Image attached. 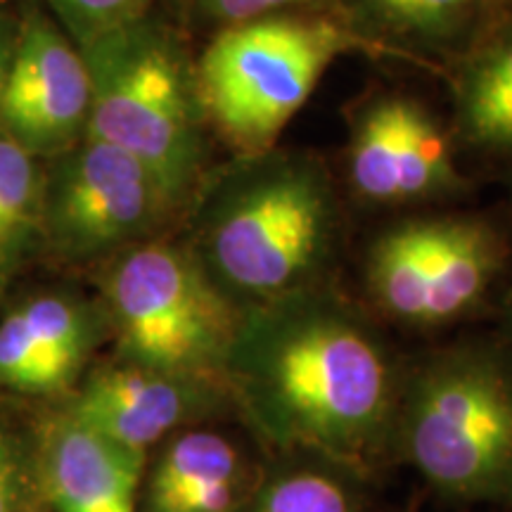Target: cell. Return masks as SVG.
<instances>
[{
	"label": "cell",
	"mask_w": 512,
	"mask_h": 512,
	"mask_svg": "<svg viewBox=\"0 0 512 512\" xmlns=\"http://www.w3.org/2000/svg\"><path fill=\"white\" fill-rule=\"evenodd\" d=\"M223 380L261 437L354 465L396 418L387 351L318 285L242 309Z\"/></svg>",
	"instance_id": "obj_1"
},
{
	"label": "cell",
	"mask_w": 512,
	"mask_h": 512,
	"mask_svg": "<svg viewBox=\"0 0 512 512\" xmlns=\"http://www.w3.org/2000/svg\"><path fill=\"white\" fill-rule=\"evenodd\" d=\"M188 247L240 309L316 285L337 242L330 174L306 152H249L202 181Z\"/></svg>",
	"instance_id": "obj_2"
},
{
	"label": "cell",
	"mask_w": 512,
	"mask_h": 512,
	"mask_svg": "<svg viewBox=\"0 0 512 512\" xmlns=\"http://www.w3.org/2000/svg\"><path fill=\"white\" fill-rule=\"evenodd\" d=\"M79 50L91 74L86 133L143 164L169 207H181L204 181L207 114L176 38L143 17Z\"/></svg>",
	"instance_id": "obj_3"
},
{
	"label": "cell",
	"mask_w": 512,
	"mask_h": 512,
	"mask_svg": "<svg viewBox=\"0 0 512 512\" xmlns=\"http://www.w3.org/2000/svg\"><path fill=\"white\" fill-rule=\"evenodd\" d=\"M403 456L441 494L512 503V347L467 344L434 356L406 392Z\"/></svg>",
	"instance_id": "obj_4"
},
{
	"label": "cell",
	"mask_w": 512,
	"mask_h": 512,
	"mask_svg": "<svg viewBox=\"0 0 512 512\" xmlns=\"http://www.w3.org/2000/svg\"><path fill=\"white\" fill-rule=\"evenodd\" d=\"M356 48L375 50L342 19L294 10L216 31L195 67L204 114L240 155L268 150L325 69Z\"/></svg>",
	"instance_id": "obj_5"
},
{
	"label": "cell",
	"mask_w": 512,
	"mask_h": 512,
	"mask_svg": "<svg viewBox=\"0 0 512 512\" xmlns=\"http://www.w3.org/2000/svg\"><path fill=\"white\" fill-rule=\"evenodd\" d=\"M105 299L128 363L185 380H223L242 309L188 247L143 240L119 252L105 275Z\"/></svg>",
	"instance_id": "obj_6"
},
{
	"label": "cell",
	"mask_w": 512,
	"mask_h": 512,
	"mask_svg": "<svg viewBox=\"0 0 512 512\" xmlns=\"http://www.w3.org/2000/svg\"><path fill=\"white\" fill-rule=\"evenodd\" d=\"M48 162L41 230L64 259L124 252L174 211L143 164L88 133Z\"/></svg>",
	"instance_id": "obj_7"
},
{
	"label": "cell",
	"mask_w": 512,
	"mask_h": 512,
	"mask_svg": "<svg viewBox=\"0 0 512 512\" xmlns=\"http://www.w3.org/2000/svg\"><path fill=\"white\" fill-rule=\"evenodd\" d=\"M88 119L91 74L79 46L41 10H29L0 93V131L34 157L53 159L86 136Z\"/></svg>",
	"instance_id": "obj_8"
},
{
	"label": "cell",
	"mask_w": 512,
	"mask_h": 512,
	"mask_svg": "<svg viewBox=\"0 0 512 512\" xmlns=\"http://www.w3.org/2000/svg\"><path fill=\"white\" fill-rule=\"evenodd\" d=\"M211 399L207 382L119 363L91 375L76 396L69 418L114 444L147 453Z\"/></svg>",
	"instance_id": "obj_9"
},
{
	"label": "cell",
	"mask_w": 512,
	"mask_h": 512,
	"mask_svg": "<svg viewBox=\"0 0 512 512\" xmlns=\"http://www.w3.org/2000/svg\"><path fill=\"white\" fill-rule=\"evenodd\" d=\"M145 453L114 444L79 420L50 430L43 451V482L57 512H138Z\"/></svg>",
	"instance_id": "obj_10"
},
{
	"label": "cell",
	"mask_w": 512,
	"mask_h": 512,
	"mask_svg": "<svg viewBox=\"0 0 512 512\" xmlns=\"http://www.w3.org/2000/svg\"><path fill=\"white\" fill-rule=\"evenodd\" d=\"M505 264V242L479 216L425 219L420 325H441L482 302Z\"/></svg>",
	"instance_id": "obj_11"
},
{
	"label": "cell",
	"mask_w": 512,
	"mask_h": 512,
	"mask_svg": "<svg viewBox=\"0 0 512 512\" xmlns=\"http://www.w3.org/2000/svg\"><path fill=\"white\" fill-rule=\"evenodd\" d=\"M242 479L240 451L223 434L185 432L152 467L143 512H238Z\"/></svg>",
	"instance_id": "obj_12"
},
{
	"label": "cell",
	"mask_w": 512,
	"mask_h": 512,
	"mask_svg": "<svg viewBox=\"0 0 512 512\" xmlns=\"http://www.w3.org/2000/svg\"><path fill=\"white\" fill-rule=\"evenodd\" d=\"M358 38L384 53L446 55L460 50L489 8L486 0H332Z\"/></svg>",
	"instance_id": "obj_13"
},
{
	"label": "cell",
	"mask_w": 512,
	"mask_h": 512,
	"mask_svg": "<svg viewBox=\"0 0 512 512\" xmlns=\"http://www.w3.org/2000/svg\"><path fill=\"white\" fill-rule=\"evenodd\" d=\"M456 133L484 152L512 150V17L467 48L453 88Z\"/></svg>",
	"instance_id": "obj_14"
},
{
	"label": "cell",
	"mask_w": 512,
	"mask_h": 512,
	"mask_svg": "<svg viewBox=\"0 0 512 512\" xmlns=\"http://www.w3.org/2000/svg\"><path fill=\"white\" fill-rule=\"evenodd\" d=\"M463 188L451 138L418 100L401 95L399 202L430 200Z\"/></svg>",
	"instance_id": "obj_15"
},
{
	"label": "cell",
	"mask_w": 512,
	"mask_h": 512,
	"mask_svg": "<svg viewBox=\"0 0 512 512\" xmlns=\"http://www.w3.org/2000/svg\"><path fill=\"white\" fill-rule=\"evenodd\" d=\"M43 181L38 157L0 131V290L41 230Z\"/></svg>",
	"instance_id": "obj_16"
},
{
	"label": "cell",
	"mask_w": 512,
	"mask_h": 512,
	"mask_svg": "<svg viewBox=\"0 0 512 512\" xmlns=\"http://www.w3.org/2000/svg\"><path fill=\"white\" fill-rule=\"evenodd\" d=\"M401 95H380L358 112L349 140V178L363 200L399 202Z\"/></svg>",
	"instance_id": "obj_17"
},
{
	"label": "cell",
	"mask_w": 512,
	"mask_h": 512,
	"mask_svg": "<svg viewBox=\"0 0 512 512\" xmlns=\"http://www.w3.org/2000/svg\"><path fill=\"white\" fill-rule=\"evenodd\" d=\"M41 351L50 389H60L81 368L93 342V320L74 299L43 294L17 309Z\"/></svg>",
	"instance_id": "obj_18"
},
{
	"label": "cell",
	"mask_w": 512,
	"mask_h": 512,
	"mask_svg": "<svg viewBox=\"0 0 512 512\" xmlns=\"http://www.w3.org/2000/svg\"><path fill=\"white\" fill-rule=\"evenodd\" d=\"M238 512H356V505L342 479L297 467L266 479L240 503Z\"/></svg>",
	"instance_id": "obj_19"
},
{
	"label": "cell",
	"mask_w": 512,
	"mask_h": 512,
	"mask_svg": "<svg viewBox=\"0 0 512 512\" xmlns=\"http://www.w3.org/2000/svg\"><path fill=\"white\" fill-rule=\"evenodd\" d=\"M76 46L147 17L152 0H48Z\"/></svg>",
	"instance_id": "obj_20"
},
{
	"label": "cell",
	"mask_w": 512,
	"mask_h": 512,
	"mask_svg": "<svg viewBox=\"0 0 512 512\" xmlns=\"http://www.w3.org/2000/svg\"><path fill=\"white\" fill-rule=\"evenodd\" d=\"M0 384L22 392H53L41 351L17 309L0 323Z\"/></svg>",
	"instance_id": "obj_21"
},
{
	"label": "cell",
	"mask_w": 512,
	"mask_h": 512,
	"mask_svg": "<svg viewBox=\"0 0 512 512\" xmlns=\"http://www.w3.org/2000/svg\"><path fill=\"white\" fill-rule=\"evenodd\" d=\"M304 3L309 0H195L202 17L219 31L280 12H292Z\"/></svg>",
	"instance_id": "obj_22"
},
{
	"label": "cell",
	"mask_w": 512,
	"mask_h": 512,
	"mask_svg": "<svg viewBox=\"0 0 512 512\" xmlns=\"http://www.w3.org/2000/svg\"><path fill=\"white\" fill-rule=\"evenodd\" d=\"M19 496V463L15 446L0 432V512H15Z\"/></svg>",
	"instance_id": "obj_23"
},
{
	"label": "cell",
	"mask_w": 512,
	"mask_h": 512,
	"mask_svg": "<svg viewBox=\"0 0 512 512\" xmlns=\"http://www.w3.org/2000/svg\"><path fill=\"white\" fill-rule=\"evenodd\" d=\"M17 27L19 22H15L8 12H0V93H3L5 76H8L12 53H15Z\"/></svg>",
	"instance_id": "obj_24"
},
{
	"label": "cell",
	"mask_w": 512,
	"mask_h": 512,
	"mask_svg": "<svg viewBox=\"0 0 512 512\" xmlns=\"http://www.w3.org/2000/svg\"><path fill=\"white\" fill-rule=\"evenodd\" d=\"M505 318H508V339H510V347H512V294H510V299H508V316H505Z\"/></svg>",
	"instance_id": "obj_25"
},
{
	"label": "cell",
	"mask_w": 512,
	"mask_h": 512,
	"mask_svg": "<svg viewBox=\"0 0 512 512\" xmlns=\"http://www.w3.org/2000/svg\"><path fill=\"white\" fill-rule=\"evenodd\" d=\"M491 3H498V0H486V5H491Z\"/></svg>",
	"instance_id": "obj_26"
}]
</instances>
